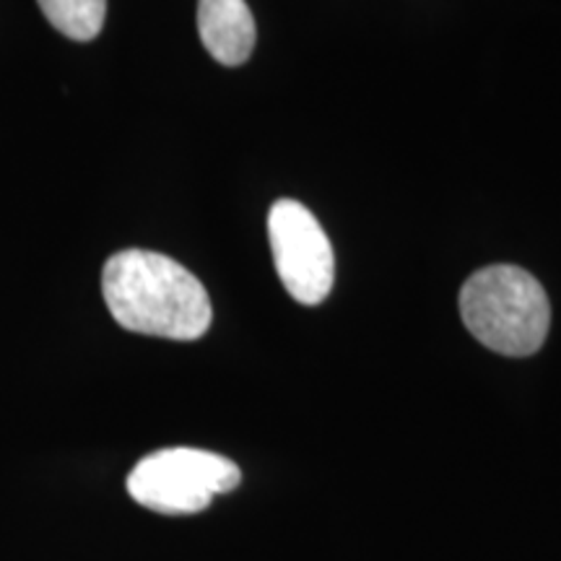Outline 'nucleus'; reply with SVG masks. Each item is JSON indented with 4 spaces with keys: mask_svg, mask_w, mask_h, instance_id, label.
<instances>
[{
    "mask_svg": "<svg viewBox=\"0 0 561 561\" xmlns=\"http://www.w3.org/2000/svg\"><path fill=\"white\" fill-rule=\"evenodd\" d=\"M102 294L117 325L170 341H198L214 320L206 286L185 265L151 250H123L104 263Z\"/></svg>",
    "mask_w": 561,
    "mask_h": 561,
    "instance_id": "obj_1",
    "label": "nucleus"
},
{
    "mask_svg": "<svg viewBox=\"0 0 561 561\" xmlns=\"http://www.w3.org/2000/svg\"><path fill=\"white\" fill-rule=\"evenodd\" d=\"M460 318L483 346L520 359L546 343L551 305L533 273L517 265H489L462 284Z\"/></svg>",
    "mask_w": 561,
    "mask_h": 561,
    "instance_id": "obj_2",
    "label": "nucleus"
},
{
    "mask_svg": "<svg viewBox=\"0 0 561 561\" xmlns=\"http://www.w3.org/2000/svg\"><path fill=\"white\" fill-rule=\"evenodd\" d=\"M242 481L237 462L195 447H167L138 460L128 476V494L159 515H195L214 496L234 491Z\"/></svg>",
    "mask_w": 561,
    "mask_h": 561,
    "instance_id": "obj_3",
    "label": "nucleus"
},
{
    "mask_svg": "<svg viewBox=\"0 0 561 561\" xmlns=\"http://www.w3.org/2000/svg\"><path fill=\"white\" fill-rule=\"evenodd\" d=\"M268 237L284 289L299 305L314 307L333 289L335 255L325 229L299 201L280 198L271 206Z\"/></svg>",
    "mask_w": 561,
    "mask_h": 561,
    "instance_id": "obj_4",
    "label": "nucleus"
},
{
    "mask_svg": "<svg viewBox=\"0 0 561 561\" xmlns=\"http://www.w3.org/2000/svg\"><path fill=\"white\" fill-rule=\"evenodd\" d=\"M198 34L210 58L242 66L255 50V19L244 0H198Z\"/></svg>",
    "mask_w": 561,
    "mask_h": 561,
    "instance_id": "obj_5",
    "label": "nucleus"
},
{
    "mask_svg": "<svg viewBox=\"0 0 561 561\" xmlns=\"http://www.w3.org/2000/svg\"><path fill=\"white\" fill-rule=\"evenodd\" d=\"M47 21L68 39L91 42L107 19V0H37Z\"/></svg>",
    "mask_w": 561,
    "mask_h": 561,
    "instance_id": "obj_6",
    "label": "nucleus"
}]
</instances>
